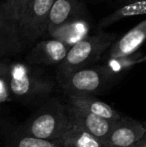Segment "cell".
<instances>
[{
  "label": "cell",
  "mask_w": 146,
  "mask_h": 147,
  "mask_svg": "<svg viewBox=\"0 0 146 147\" xmlns=\"http://www.w3.org/2000/svg\"><path fill=\"white\" fill-rule=\"evenodd\" d=\"M9 88L12 100L32 103L48 97L55 87L54 81L40 68L27 63L9 64Z\"/></svg>",
  "instance_id": "obj_1"
},
{
  "label": "cell",
  "mask_w": 146,
  "mask_h": 147,
  "mask_svg": "<svg viewBox=\"0 0 146 147\" xmlns=\"http://www.w3.org/2000/svg\"><path fill=\"white\" fill-rule=\"evenodd\" d=\"M68 122L66 105L57 97H52L15 131L40 139L61 140Z\"/></svg>",
  "instance_id": "obj_2"
},
{
  "label": "cell",
  "mask_w": 146,
  "mask_h": 147,
  "mask_svg": "<svg viewBox=\"0 0 146 147\" xmlns=\"http://www.w3.org/2000/svg\"><path fill=\"white\" fill-rule=\"evenodd\" d=\"M117 40V34L100 32L87 36L70 47L65 59L59 64L58 79L80 69L90 67Z\"/></svg>",
  "instance_id": "obj_3"
},
{
  "label": "cell",
  "mask_w": 146,
  "mask_h": 147,
  "mask_svg": "<svg viewBox=\"0 0 146 147\" xmlns=\"http://www.w3.org/2000/svg\"><path fill=\"white\" fill-rule=\"evenodd\" d=\"M113 75L104 65L90 66L60 78L59 86L67 95H94L104 90Z\"/></svg>",
  "instance_id": "obj_4"
},
{
  "label": "cell",
  "mask_w": 146,
  "mask_h": 147,
  "mask_svg": "<svg viewBox=\"0 0 146 147\" xmlns=\"http://www.w3.org/2000/svg\"><path fill=\"white\" fill-rule=\"evenodd\" d=\"M54 0H32L17 22L23 43L34 42L47 33L48 18Z\"/></svg>",
  "instance_id": "obj_5"
},
{
  "label": "cell",
  "mask_w": 146,
  "mask_h": 147,
  "mask_svg": "<svg viewBox=\"0 0 146 147\" xmlns=\"http://www.w3.org/2000/svg\"><path fill=\"white\" fill-rule=\"evenodd\" d=\"M146 135V125L130 117L122 116L114 123L104 147H129Z\"/></svg>",
  "instance_id": "obj_6"
},
{
  "label": "cell",
  "mask_w": 146,
  "mask_h": 147,
  "mask_svg": "<svg viewBox=\"0 0 146 147\" xmlns=\"http://www.w3.org/2000/svg\"><path fill=\"white\" fill-rule=\"evenodd\" d=\"M70 47L56 39H46L37 42L26 57L32 66H49L60 64L65 59Z\"/></svg>",
  "instance_id": "obj_7"
},
{
  "label": "cell",
  "mask_w": 146,
  "mask_h": 147,
  "mask_svg": "<svg viewBox=\"0 0 146 147\" xmlns=\"http://www.w3.org/2000/svg\"><path fill=\"white\" fill-rule=\"evenodd\" d=\"M66 110L68 119L70 121L74 122L76 125L97 139L101 140L103 144L105 143L115 122L96 116L83 109L77 108L69 104L66 105Z\"/></svg>",
  "instance_id": "obj_8"
},
{
  "label": "cell",
  "mask_w": 146,
  "mask_h": 147,
  "mask_svg": "<svg viewBox=\"0 0 146 147\" xmlns=\"http://www.w3.org/2000/svg\"><path fill=\"white\" fill-rule=\"evenodd\" d=\"M146 40V19L117 39L109 48L108 58L128 56L137 52Z\"/></svg>",
  "instance_id": "obj_9"
},
{
  "label": "cell",
  "mask_w": 146,
  "mask_h": 147,
  "mask_svg": "<svg viewBox=\"0 0 146 147\" xmlns=\"http://www.w3.org/2000/svg\"><path fill=\"white\" fill-rule=\"evenodd\" d=\"M82 12V4L78 0H54L49 12L47 34L74 19H78Z\"/></svg>",
  "instance_id": "obj_10"
},
{
  "label": "cell",
  "mask_w": 146,
  "mask_h": 147,
  "mask_svg": "<svg viewBox=\"0 0 146 147\" xmlns=\"http://www.w3.org/2000/svg\"><path fill=\"white\" fill-rule=\"evenodd\" d=\"M68 96V104L74 107L83 109L96 116L104 118L112 122H116L122 115L110 106L109 104L96 98L94 95L89 94H72Z\"/></svg>",
  "instance_id": "obj_11"
},
{
  "label": "cell",
  "mask_w": 146,
  "mask_h": 147,
  "mask_svg": "<svg viewBox=\"0 0 146 147\" xmlns=\"http://www.w3.org/2000/svg\"><path fill=\"white\" fill-rule=\"evenodd\" d=\"M24 43L18 32L17 23L0 15V60L5 56L19 53Z\"/></svg>",
  "instance_id": "obj_12"
},
{
  "label": "cell",
  "mask_w": 146,
  "mask_h": 147,
  "mask_svg": "<svg viewBox=\"0 0 146 147\" xmlns=\"http://www.w3.org/2000/svg\"><path fill=\"white\" fill-rule=\"evenodd\" d=\"M88 32H89L88 22L86 20L78 18L60 26L49 36L52 39H56L64 43L67 46L72 47L76 43L87 37Z\"/></svg>",
  "instance_id": "obj_13"
},
{
  "label": "cell",
  "mask_w": 146,
  "mask_h": 147,
  "mask_svg": "<svg viewBox=\"0 0 146 147\" xmlns=\"http://www.w3.org/2000/svg\"><path fill=\"white\" fill-rule=\"evenodd\" d=\"M61 142L63 147H104L101 140L86 132L70 120L61 136Z\"/></svg>",
  "instance_id": "obj_14"
},
{
  "label": "cell",
  "mask_w": 146,
  "mask_h": 147,
  "mask_svg": "<svg viewBox=\"0 0 146 147\" xmlns=\"http://www.w3.org/2000/svg\"><path fill=\"white\" fill-rule=\"evenodd\" d=\"M146 14V0H136L128 2L126 5L120 7L118 10L106 16L100 22V27H107L113 23H116L119 20L124 19L131 16L145 15Z\"/></svg>",
  "instance_id": "obj_15"
},
{
  "label": "cell",
  "mask_w": 146,
  "mask_h": 147,
  "mask_svg": "<svg viewBox=\"0 0 146 147\" xmlns=\"http://www.w3.org/2000/svg\"><path fill=\"white\" fill-rule=\"evenodd\" d=\"M4 147H63L61 140H45L14 131Z\"/></svg>",
  "instance_id": "obj_16"
},
{
  "label": "cell",
  "mask_w": 146,
  "mask_h": 147,
  "mask_svg": "<svg viewBox=\"0 0 146 147\" xmlns=\"http://www.w3.org/2000/svg\"><path fill=\"white\" fill-rule=\"evenodd\" d=\"M32 0H4L0 3V15L17 23Z\"/></svg>",
  "instance_id": "obj_17"
},
{
  "label": "cell",
  "mask_w": 146,
  "mask_h": 147,
  "mask_svg": "<svg viewBox=\"0 0 146 147\" xmlns=\"http://www.w3.org/2000/svg\"><path fill=\"white\" fill-rule=\"evenodd\" d=\"M142 57V54L140 52H135L128 56L116 57V58H108L104 66L106 69L112 74L113 76L116 74H121L127 70L131 69L137 65L139 62V59Z\"/></svg>",
  "instance_id": "obj_18"
},
{
  "label": "cell",
  "mask_w": 146,
  "mask_h": 147,
  "mask_svg": "<svg viewBox=\"0 0 146 147\" xmlns=\"http://www.w3.org/2000/svg\"><path fill=\"white\" fill-rule=\"evenodd\" d=\"M9 65L6 69L0 72V106L12 101V96L9 88Z\"/></svg>",
  "instance_id": "obj_19"
},
{
  "label": "cell",
  "mask_w": 146,
  "mask_h": 147,
  "mask_svg": "<svg viewBox=\"0 0 146 147\" xmlns=\"http://www.w3.org/2000/svg\"><path fill=\"white\" fill-rule=\"evenodd\" d=\"M8 65H9V63L3 61V60H0V72L3 71L4 69H6L8 67Z\"/></svg>",
  "instance_id": "obj_20"
},
{
  "label": "cell",
  "mask_w": 146,
  "mask_h": 147,
  "mask_svg": "<svg viewBox=\"0 0 146 147\" xmlns=\"http://www.w3.org/2000/svg\"><path fill=\"white\" fill-rule=\"evenodd\" d=\"M146 136V135H145ZM144 139V138H143ZM143 139H141L139 142H137V143H135V144H133V145H131V146H129V147H140L141 145V143H142V141H143Z\"/></svg>",
  "instance_id": "obj_21"
},
{
  "label": "cell",
  "mask_w": 146,
  "mask_h": 147,
  "mask_svg": "<svg viewBox=\"0 0 146 147\" xmlns=\"http://www.w3.org/2000/svg\"><path fill=\"white\" fill-rule=\"evenodd\" d=\"M143 62H146V54H145V55H142V57H141V58L139 59V62H138V64H140V63H143Z\"/></svg>",
  "instance_id": "obj_22"
},
{
  "label": "cell",
  "mask_w": 146,
  "mask_h": 147,
  "mask_svg": "<svg viewBox=\"0 0 146 147\" xmlns=\"http://www.w3.org/2000/svg\"><path fill=\"white\" fill-rule=\"evenodd\" d=\"M140 147H146V136L144 137V139H143V141H142V143H141Z\"/></svg>",
  "instance_id": "obj_23"
},
{
  "label": "cell",
  "mask_w": 146,
  "mask_h": 147,
  "mask_svg": "<svg viewBox=\"0 0 146 147\" xmlns=\"http://www.w3.org/2000/svg\"><path fill=\"white\" fill-rule=\"evenodd\" d=\"M124 1H128V2H132V1H136V0H124Z\"/></svg>",
  "instance_id": "obj_24"
},
{
  "label": "cell",
  "mask_w": 146,
  "mask_h": 147,
  "mask_svg": "<svg viewBox=\"0 0 146 147\" xmlns=\"http://www.w3.org/2000/svg\"><path fill=\"white\" fill-rule=\"evenodd\" d=\"M0 147H1V146H0Z\"/></svg>",
  "instance_id": "obj_25"
}]
</instances>
